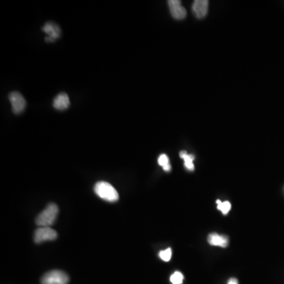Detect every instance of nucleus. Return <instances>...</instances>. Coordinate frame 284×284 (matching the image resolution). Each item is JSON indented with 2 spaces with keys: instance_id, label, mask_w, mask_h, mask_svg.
<instances>
[{
  "instance_id": "1",
  "label": "nucleus",
  "mask_w": 284,
  "mask_h": 284,
  "mask_svg": "<svg viewBox=\"0 0 284 284\" xmlns=\"http://www.w3.org/2000/svg\"><path fill=\"white\" fill-rule=\"evenodd\" d=\"M94 191L96 195L104 201L114 202L118 200V193L116 189L110 183L104 181L98 182L94 187Z\"/></svg>"
},
{
  "instance_id": "2",
  "label": "nucleus",
  "mask_w": 284,
  "mask_h": 284,
  "mask_svg": "<svg viewBox=\"0 0 284 284\" xmlns=\"http://www.w3.org/2000/svg\"><path fill=\"white\" fill-rule=\"evenodd\" d=\"M58 214V208L56 204H49L36 219L38 226L49 227L54 224Z\"/></svg>"
},
{
  "instance_id": "3",
  "label": "nucleus",
  "mask_w": 284,
  "mask_h": 284,
  "mask_svg": "<svg viewBox=\"0 0 284 284\" xmlns=\"http://www.w3.org/2000/svg\"><path fill=\"white\" fill-rule=\"evenodd\" d=\"M69 276L64 272L53 270L42 276L41 284H67Z\"/></svg>"
},
{
  "instance_id": "4",
  "label": "nucleus",
  "mask_w": 284,
  "mask_h": 284,
  "mask_svg": "<svg viewBox=\"0 0 284 284\" xmlns=\"http://www.w3.org/2000/svg\"><path fill=\"white\" fill-rule=\"evenodd\" d=\"M57 232L49 227H40L34 233V242L41 243L45 241L55 240L57 238Z\"/></svg>"
},
{
  "instance_id": "5",
  "label": "nucleus",
  "mask_w": 284,
  "mask_h": 284,
  "mask_svg": "<svg viewBox=\"0 0 284 284\" xmlns=\"http://www.w3.org/2000/svg\"><path fill=\"white\" fill-rule=\"evenodd\" d=\"M9 99L11 101L14 113L20 114L24 111L26 103H25V99L21 95V94H19L18 92H13L9 95Z\"/></svg>"
},
{
  "instance_id": "6",
  "label": "nucleus",
  "mask_w": 284,
  "mask_h": 284,
  "mask_svg": "<svg viewBox=\"0 0 284 284\" xmlns=\"http://www.w3.org/2000/svg\"><path fill=\"white\" fill-rule=\"evenodd\" d=\"M168 6L172 17L177 20H182L187 16V11L182 6V2L178 0H170L168 1Z\"/></svg>"
},
{
  "instance_id": "7",
  "label": "nucleus",
  "mask_w": 284,
  "mask_h": 284,
  "mask_svg": "<svg viewBox=\"0 0 284 284\" xmlns=\"http://www.w3.org/2000/svg\"><path fill=\"white\" fill-rule=\"evenodd\" d=\"M42 30L45 33L48 37L45 38L47 42H53L58 39L60 36V29L55 23L47 22L42 28Z\"/></svg>"
},
{
  "instance_id": "8",
  "label": "nucleus",
  "mask_w": 284,
  "mask_h": 284,
  "mask_svg": "<svg viewBox=\"0 0 284 284\" xmlns=\"http://www.w3.org/2000/svg\"><path fill=\"white\" fill-rule=\"evenodd\" d=\"M208 0H196L192 6V11L197 19H203L208 14Z\"/></svg>"
},
{
  "instance_id": "9",
  "label": "nucleus",
  "mask_w": 284,
  "mask_h": 284,
  "mask_svg": "<svg viewBox=\"0 0 284 284\" xmlns=\"http://www.w3.org/2000/svg\"><path fill=\"white\" fill-rule=\"evenodd\" d=\"M208 242L210 245L225 248V247L228 246L229 239L227 237L224 236V235L216 234V233H212L208 237Z\"/></svg>"
},
{
  "instance_id": "10",
  "label": "nucleus",
  "mask_w": 284,
  "mask_h": 284,
  "mask_svg": "<svg viewBox=\"0 0 284 284\" xmlns=\"http://www.w3.org/2000/svg\"><path fill=\"white\" fill-rule=\"evenodd\" d=\"M53 105L57 110L63 111L67 109L70 106V99H69L68 95L66 94H58L55 98Z\"/></svg>"
},
{
  "instance_id": "11",
  "label": "nucleus",
  "mask_w": 284,
  "mask_h": 284,
  "mask_svg": "<svg viewBox=\"0 0 284 284\" xmlns=\"http://www.w3.org/2000/svg\"><path fill=\"white\" fill-rule=\"evenodd\" d=\"M180 157L183 158L184 160V165L187 168V170L189 171H193L194 170V164L193 161L194 160V156L193 155H189L186 151H182L180 152Z\"/></svg>"
},
{
  "instance_id": "12",
  "label": "nucleus",
  "mask_w": 284,
  "mask_h": 284,
  "mask_svg": "<svg viewBox=\"0 0 284 284\" xmlns=\"http://www.w3.org/2000/svg\"><path fill=\"white\" fill-rule=\"evenodd\" d=\"M158 164H160L165 171H170V169H171L169 158L165 154L160 155V157L158 159Z\"/></svg>"
},
{
  "instance_id": "13",
  "label": "nucleus",
  "mask_w": 284,
  "mask_h": 284,
  "mask_svg": "<svg viewBox=\"0 0 284 284\" xmlns=\"http://www.w3.org/2000/svg\"><path fill=\"white\" fill-rule=\"evenodd\" d=\"M216 203H217L218 209L220 210L224 215H227V214L228 213L229 211L231 208V205H230L229 201L222 202L220 200H217Z\"/></svg>"
},
{
  "instance_id": "14",
  "label": "nucleus",
  "mask_w": 284,
  "mask_h": 284,
  "mask_svg": "<svg viewBox=\"0 0 284 284\" xmlns=\"http://www.w3.org/2000/svg\"><path fill=\"white\" fill-rule=\"evenodd\" d=\"M183 279H184V276H183V274L181 273L180 272H175L170 276V280L172 284H182Z\"/></svg>"
},
{
  "instance_id": "15",
  "label": "nucleus",
  "mask_w": 284,
  "mask_h": 284,
  "mask_svg": "<svg viewBox=\"0 0 284 284\" xmlns=\"http://www.w3.org/2000/svg\"><path fill=\"white\" fill-rule=\"evenodd\" d=\"M171 255H172V252H171V249L170 248H168V249H165V250L160 251V253H159V256H160V258H161L164 262H169L170 258H171Z\"/></svg>"
},
{
  "instance_id": "16",
  "label": "nucleus",
  "mask_w": 284,
  "mask_h": 284,
  "mask_svg": "<svg viewBox=\"0 0 284 284\" xmlns=\"http://www.w3.org/2000/svg\"><path fill=\"white\" fill-rule=\"evenodd\" d=\"M227 284H239V281L235 278H231L228 280Z\"/></svg>"
}]
</instances>
